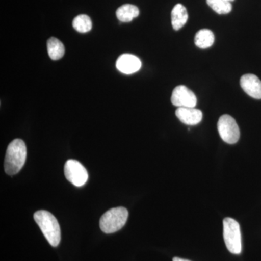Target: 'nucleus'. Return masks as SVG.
<instances>
[{"mask_svg":"<svg viewBox=\"0 0 261 261\" xmlns=\"http://www.w3.org/2000/svg\"><path fill=\"white\" fill-rule=\"evenodd\" d=\"M142 62L140 58L132 54H123L116 61L117 69L124 74H132L140 70Z\"/></svg>","mask_w":261,"mask_h":261,"instance_id":"6e6552de","label":"nucleus"},{"mask_svg":"<svg viewBox=\"0 0 261 261\" xmlns=\"http://www.w3.org/2000/svg\"><path fill=\"white\" fill-rule=\"evenodd\" d=\"M220 137L226 143L233 145L240 140V128L236 121L228 115H223L218 121Z\"/></svg>","mask_w":261,"mask_h":261,"instance_id":"39448f33","label":"nucleus"},{"mask_svg":"<svg viewBox=\"0 0 261 261\" xmlns=\"http://www.w3.org/2000/svg\"><path fill=\"white\" fill-rule=\"evenodd\" d=\"M139 15H140L139 8L133 5H123L116 10L117 18L120 21L123 23L132 21V20L137 18Z\"/></svg>","mask_w":261,"mask_h":261,"instance_id":"f8f14e48","label":"nucleus"},{"mask_svg":"<svg viewBox=\"0 0 261 261\" xmlns=\"http://www.w3.org/2000/svg\"><path fill=\"white\" fill-rule=\"evenodd\" d=\"M224 224V239L226 246L231 253L239 255L242 252V237L240 226L236 220L226 218Z\"/></svg>","mask_w":261,"mask_h":261,"instance_id":"20e7f679","label":"nucleus"},{"mask_svg":"<svg viewBox=\"0 0 261 261\" xmlns=\"http://www.w3.org/2000/svg\"><path fill=\"white\" fill-rule=\"evenodd\" d=\"M128 216V211L125 207H118L110 209L101 217L99 227L106 233L116 232L125 226Z\"/></svg>","mask_w":261,"mask_h":261,"instance_id":"7ed1b4c3","label":"nucleus"},{"mask_svg":"<svg viewBox=\"0 0 261 261\" xmlns=\"http://www.w3.org/2000/svg\"><path fill=\"white\" fill-rule=\"evenodd\" d=\"M225 1L228 2V3H231V2H233V0H225Z\"/></svg>","mask_w":261,"mask_h":261,"instance_id":"a211bd4d","label":"nucleus"},{"mask_svg":"<svg viewBox=\"0 0 261 261\" xmlns=\"http://www.w3.org/2000/svg\"><path fill=\"white\" fill-rule=\"evenodd\" d=\"M27 145L23 140L15 139L7 149L5 159V171L7 174L13 176L23 167L27 160Z\"/></svg>","mask_w":261,"mask_h":261,"instance_id":"f257e3e1","label":"nucleus"},{"mask_svg":"<svg viewBox=\"0 0 261 261\" xmlns=\"http://www.w3.org/2000/svg\"><path fill=\"white\" fill-rule=\"evenodd\" d=\"M176 116L180 121L189 126L198 124L202 119V111L195 108H178Z\"/></svg>","mask_w":261,"mask_h":261,"instance_id":"9d476101","label":"nucleus"},{"mask_svg":"<svg viewBox=\"0 0 261 261\" xmlns=\"http://www.w3.org/2000/svg\"><path fill=\"white\" fill-rule=\"evenodd\" d=\"M215 40L214 33L209 29H202L196 34L195 43L201 49H207L214 44Z\"/></svg>","mask_w":261,"mask_h":261,"instance_id":"ddd939ff","label":"nucleus"},{"mask_svg":"<svg viewBox=\"0 0 261 261\" xmlns=\"http://www.w3.org/2000/svg\"><path fill=\"white\" fill-rule=\"evenodd\" d=\"M65 178L75 187H82L87 183L89 175L87 169L79 161L68 160L65 164Z\"/></svg>","mask_w":261,"mask_h":261,"instance_id":"423d86ee","label":"nucleus"},{"mask_svg":"<svg viewBox=\"0 0 261 261\" xmlns=\"http://www.w3.org/2000/svg\"><path fill=\"white\" fill-rule=\"evenodd\" d=\"M34 219L48 243L53 247L58 246L61 240V231L56 218L49 211L41 210L34 214Z\"/></svg>","mask_w":261,"mask_h":261,"instance_id":"f03ea898","label":"nucleus"},{"mask_svg":"<svg viewBox=\"0 0 261 261\" xmlns=\"http://www.w3.org/2000/svg\"><path fill=\"white\" fill-rule=\"evenodd\" d=\"M189 15L186 8L181 4L175 5L171 11V23L173 29L179 30L186 24Z\"/></svg>","mask_w":261,"mask_h":261,"instance_id":"9b49d317","label":"nucleus"},{"mask_svg":"<svg viewBox=\"0 0 261 261\" xmlns=\"http://www.w3.org/2000/svg\"><path fill=\"white\" fill-rule=\"evenodd\" d=\"M47 51L49 58L53 61H57L64 56V45L56 38L51 37L47 41Z\"/></svg>","mask_w":261,"mask_h":261,"instance_id":"4468645a","label":"nucleus"},{"mask_svg":"<svg viewBox=\"0 0 261 261\" xmlns=\"http://www.w3.org/2000/svg\"><path fill=\"white\" fill-rule=\"evenodd\" d=\"M173 261H191L187 260V259L180 258V257H176L173 259Z\"/></svg>","mask_w":261,"mask_h":261,"instance_id":"f3484780","label":"nucleus"},{"mask_svg":"<svg viewBox=\"0 0 261 261\" xmlns=\"http://www.w3.org/2000/svg\"><path fill=\"white\" fill-rule=\"evenodd\" d=\"M206 2H207V5L218 14H228L232 9V5L231 3H228L225 0H206Z\"/></svg>","mask_w":261,"mask_h":261,"instance_id":"dca6fc26","label":"nucleus"},{"mask_svg":"<svg viewBox=\"0 0 261 261\" xmlns=\"http://www.w3.org/2000/svg\"><path fill=\"white\" fill-rule=\"evenodd\" d=\"M240 85L245 93L254 99H261V81L254 74H245L240 79Z\"/></svg>","mask_w":261,"mask_h":261,"instance_id":"1a4fd4ad","label":"nucleus"},{"mask_svg":"<svg viewBox=\"0 0 261 261\" xmlns=\"http://www.w3.org/2000/svg\"><path fill=\"white\" fill-rule=\"evenodd\" d=\"M73 27L77 32L87 33L92 27V20L87 15H80L73 20Z\"/></svg>","mask_w":261,"mask_h":261,"instance_id":"2eb2a0df","label":"nucleus"},{"mask_svg":"<svg viewBox=\"0 0 261 261\" xmlns=\"http://www.w3.org/2000/svg\"><path fill=\"white\" fill-rule=\"evenodd\" d=\"M171 102L178 108H195L197 97L186 86L180 85L173 89Z\"/></svg>","mask_w":261,"mask_h":261,"instance_id":"0eeeda50","label":"nucleus"}]
</instances>
